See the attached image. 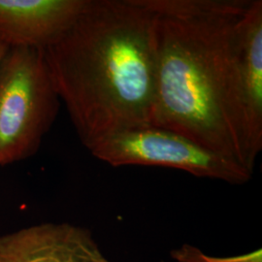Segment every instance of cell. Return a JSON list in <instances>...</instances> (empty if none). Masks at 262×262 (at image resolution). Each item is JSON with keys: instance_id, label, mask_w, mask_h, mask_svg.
Here are the masks:
<instances>
[{"instance_id": "1", "label": "cell", "mask_w": 262, "mask_h": 262, "mask_svg": "<svg viewBox=\"0 0 262 262\" xmlns=\"http://www.w3.org/2000/svg\"><path fill=\"white\" fill-rule=\"evenodd\" d=\"M43 53L88 150L115 133L150 125L155 14L140 0H88L73 26Z\"/></svg>"}, {"instance_id": "2", "label": "cell", "mask_w": 262, "mask_h": 262, "mask_svg": "<svg viewBox=\"0 0 262 262\" xmlns=\"http://www.w3.org/2000/svg\"><path fill=\"white\" fill-rule=\"evenodd\" d=\"M250 2L217 0L207 8L196 3L187 10L154 13L156 91L150 125L179 133L244 167L228 86L235 26Z\"/></svg>"}, {"instance_id": "3", "label": "cell", "mask_w": 262, "mask_h": 262, "mask_svg": "<svg viewBox=\"0 0 262 262\" xmlns=\"http://www.w3.org/2000/svg\"><path fill=\"white\" fill-rule=\"evenodd\" d=\"M59 104L43 50L9 48L0 66V166L37 152Z\"/></svg>"}, {"instance_id": "4", "label": "cell", "mask_w": 262, "mask_h": 262, "mask_svg": "<svg viewBox=\"0 0 262 262\" xmlns=\"http://www.w3.org/2000/svg\"><path fill=\"white\" fill-rule=\"evenodd\" d=\"M90 151L114 167L143 165L178 169L195 177L233 185H243L253 176V172L234 159L174 131L151 125L115 133Z\"/></svg>"}, {"instance_id": "5", "label": "cell", "mask_w": 262, "mask_h": 262, "mask_svg": "<svg viewBox=\"0 0 262 262\" xmlns=\"http://www.w3.org/2000/svg\"><path fill=\"white\" fill-rule=\"evenodd\" d=\"M228 90L238 150L245 167L253 173L262 149L261 0H252L235 26Z\"/></svg>"}, {"instance_id": "6", "label": "cell", "mask_w": 262, "mask_h": 262, "mask_svg": "<svg viewBox=\"0 0 262 262\" xmlns=\"http://www.w3.org/2000/svg\"><path fill=\"white\" fill-rule=\"evenodd\" d=\"M0 262H111L90 230L45 223L0 236Z\"/></svg>"}, {"instance_id": "7", "label": "cell", "mask_w": 262, "mask_h": 262, "mask_svg": "<svg viewBox=\"0 0 262 262\" xmlns=\"http://www.w3.org/2000/svg\"><path fill=\"white\" fill-rule=\"evenodd\" d=\"M88 0H0V40L45 50L73 26Z\"/></svg>"}, {"instance_id": "8", "label": "cell", "mask_w": 262, "mask_h": 262, "mask_svg": "<svg viewBox=\"0 0 262 262\" xmlns=\"http://www.w3.org/2000/svg\"><path fill=\"white\" fill-rule=\"evenodd\" d=\"M178 262H262L261 250L231 257H215L202 253L195 247L185 245L172 253Z\"/></svg>"}, {"instance_id": "9", "label": "cell", "mask_w": 262, "mask_h": 262, "mask_svg": "<svg viewBox=\"0 0 262 262\" xmlns=\"http://www.w3.org/2000/svg\"><path fill=\"white\" fill-rule=\"evenodd\" d=\"M8 50H9V47H8L5 43H3V42L0 40V66H1V63H2L3 58L6 56Z\"/></svg>"}]
</instances>
